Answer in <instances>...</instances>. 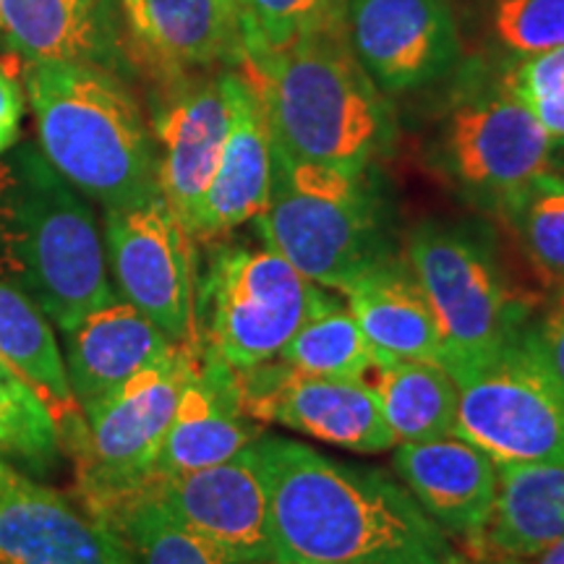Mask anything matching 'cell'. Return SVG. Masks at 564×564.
<instances>
[{
	"label": "cell",
	"instance_id": "1",
	"mask_svg": "<svg viewBox=\"0 0 564 564\" xmlns=\"http://www.w3.org/2000/svg\"><path fill=\"white\" fill-rule=\"evenodd\" d=\"M278 564H455L460 556L398 478L299 440L253 442Z\"/></svg>",
	"mask_w": 564,
	"mask_h": 564
},
{
	"label": "cell",
	"instance_id": "2",
	"mask_svg": "<svg viewBox=\"0 0 564 564\" xmlns=\"http://www.w3.org/2000/svg\"><path fill=\"white\" fill-rule=\"evenodd\" d=\"M262 100L272 147L345 173L371 171L394 141L390 97L352 55L345 30L243 61Z\"/></svg>",
	"mask_w": 564,
	"mask_h": 564
},
{
	"label": "cell",
	"instance_id": "3",
	"mask_svg": "<svg viewBox=\"0 0 564 564\" xmlns=\"http://www.w3.org/2000/svg\"><path fill=\"white\" fill-rule=\"evenodd\" d=\"M0 280L61 333L116 299L95 212L34 144L0 154Z\"/></svg>",
	"mask_w": 564,
	"mask_h": 564
},
{
	"label": "cell",
	"instance_id": "4",
	"mask_svg": "<svg viewBox=\"0 0 564 564\" xmlns=\"http://www.w3.org/2000/svg\"><path fill=\"white\" fill-rule=\"evenodd\" d=\"M24 91L42 154L76 192L105 209L160 194L158 150L139 102L95 63H24Z\"/></svg>",
	"mask_w": 564,
	"mask_h": 564
},
{
	"label": "cell",
	"instance_id": "5",
	"mask_svg": "<svg viewBox=\"0 0 564 564\" xmlns=\"http://www.w3.org/2000/svg\"><path fill=\"white\" fill-rule=\"evenodd\" d=\"M253 223L262 243L327 291L343 293L394 253L390 209L373 167L345 173L272 147L270 204Z\"/></svg>",
	"mask_w": 564,
	"mask_h": 564
},
{
	"label": "cell",
	"instance_id": "6",
	"mask_svg": "<svg viewBox=\"0 0 564 564\" xmlns=\"http://www.w3.org/2000/svg\"><path fill=\"white\" fill-rule=\"evenodd\" d=\"M429 139V165L463 202L502 207L535 175L552 171L556 141L499 79L497 66L470 61Z\"/></svg>",
	"mask_w": 564,
	"mask_h": 564
},
{
	"label": "cell",
	"instance_id": "7",
	"mask_svg": "<svg viewBox=\"0 0 564 564\" xmlns=\"http://www.w3.org/2000/svg\"><path fill=\"white\" fill-rule=\"evenodd\" d=\"M405 259L432 303L449 373L514 343L531 319L484 225L423 220L408 236Z\"/></svg>",
	"mask_w": 564,
	"mask_h": 564
},
{
	"label": "cell",
	"instance_id": "8",
	"mask_svg": "<svg viewBox=\"0 0 564 564\" xmlns=\"http://www.w3.org/2000/svg\"><path fill=\"white\" fill-rule=\"evenodd\" d=\"M199 343H175L160 361L133 373L84 411L76 460L84 510L102 520L112 507L150 489L162 444L188 373L199 361Z\"/></svg>",
	"mask_w": 564,
	"mask_h": 564
},
{
	"label": "cell",
	"instance_id": "9",
	"mask_svg": "<svg viewBox=\"0 0 564 564\" xmlns=\"http://www.w3.org/2000/svg\"><path fill=\"white\" fill-rule=\"evenodd\" d=\"M322 291L267 243L217 246L196 285L199 345L232 371L270 364Z\"/></svg>",
	"mask_w": 564,
	"mask_h": 564
},
{
	"label": "cell",
	"instance_id": "10",
	"mask_svg": "<svg viewBox=\"0 0 564 564\" xmlns=\"http://www.w3.org/2000/svg\"><path fill=\"white\" fill-rule=\"evenodd\" d=\"M453 377V434L497 465L564 463V392L520 337Z\"/></svg>",
	"mask_w": 564,
	"mask_h": 564
},
{
	"label": "cell",
	"instance_id": "11",
	"mask_svg": "<svg viewBox=\"0 0 564 564\" xmlns=\"http://www.w3.org/2000/svg\"><path fill=\"white\" fill-rule=\"evenodd\" d=\"M194 241L162 194L105 209V249L118 291L171 343H199Z\"/></svg>",
	"mask_w": 564,
	"mask_h": 564
},
{
	"label": "cell",
	"instance_id": "12",
	"mask_svg": "<svg viewBox=\"0 0 564 564\" xmlns=\"http://www.w3.org/2000/svg\"><path fill=\"white\" fill-rule=\"evenodd\" d=\"M345 40L387 97L449 82L463 66L453 0H345Z\"/></svg>",
	"mask_w": 564,
	"mask_h": 564
},
{
	"label": "cell",
	"instance_id": "13",
	"mask_svg": "<svg viewBox=\"0 0 564 564\" xmlns=\"http://www.w3.org/2000/svg\"><path fill=\"white\" fill-rule=\"evenodd\" d=\"M236 384L241 408L257 423H280L356 455H382L398 447L366 379L308 377L270 361L236 371Z\"/></svg>",
	"mask_w": 564,
	"mask_h": 564
},
{
	"label": "cell",
	"instance_id": "14",
	"mask_svg": "<svg viewBox=\"0 0 564 564\" xmlns=\"http://www.w3.org/2000/svg\"><path fill=\"white\" fill-rule=\"evenodd\" d=\"M228 126L225 68L162 82L152 118L158 186L188 232L215 178Z\"/></svg>",
	"mask_w": 564,
	"mask_h": 564
},
{
	"label": "cell",
	"instance_id": "15",
	"mask_svg": "<svg viewBox=\"0 0 564 564\" xmlns=\"http://www.w3.org/2000/svg\"><path fill=\"white\" fill-rule=\"evenodd\" d=\"M147 491L232 564L272 562L270 494L253 444L225 463L154 481Z\"/></svg>",
	"mask_w": 564,
	"mask_h": 564
},
{
	"label": "cell",
	"instance_id": "16",
	"mask_svg": "<svg viewBox=\"0 0 564 564\" xmlns=\"http://www.w3.org/2000/svg\"><path fill=\"white\" fill-rule=\"evenodd\" d=\"M392 468L447 539L478 552L499 489L497 463L489 455L463 436L444 434L398 444Z\"/></svg>",
	"mask_w": 564,
	"mask_h": 564
},
{
	"label": "cell",
	"instance_id": "17",
	"mask_svg": "<svg viewBox=\"0 0 564 564\" xmlns=\"http://www.w3.org/2000/svg\"><path fill=\"white\" fill-rule=\"evenodd\" d=\"M131 47L160 82L243 66L230 0H121Z\"/></svg>",
	"mask_w": 564,
	"mask_h": 564
},
{
	"label": "cell",
	"instance_id": "18",
	"mask_svg": "<svg viewBox=\"0 0 564 564\" xmlns=\"http://www.w3.org/2000/svg\"><path fill=\"white\" fill-rule=\"evenodd\" d=\"M0 564H129L118 533L47 486L0 484Z\"/></svg>",
	"mask_w": 564,
	"mask_h": 564
},
{
	"label": "cell",
	"instance_id": "19",
	"mask_svg": "<svg viewBox=\"0 0 564 564\" xmlns=\"http://www.w3.org/2000/svg\"><path fill=\"white\" fill-rule=\"evenodd\" d=\"M225 89L230 102L228 137L194 220V238H217L253 223L272 194V137L259 91L243 66L225 68Z\"/></svg>",
	"mask_w": 564,
	"mask_h": 564
},
{
	"label": "cell",
	"instance_id": "20",
	"mask_svg": "<svg viewBox=\"0 0 564 564\" xmlns=\"http://www.w3.org/2000/svg\"><path fill=\"white\" fill-rule=\"evenodd\" d=\"M259 426L241 408L236 371L202 348L181 390L152 484L230 460L262 436Z\"/></svg>",
	"mask_w": 564,
	"mask_h": 564
},
{
	"label": "cell",
	"instance_id": "21",
	"mask_svg": "<svg viewBox=\"0 0 564 564\" xmlns=\"http://www.w3.org/2000/svg\"><path fill=\"white\" fill-rule=\"evenodd\" d=\"M63 335L70 390L82 411L160 361L175 345L137 306L118 299L82 316Z\"/></svg>",
	"mask_w": 564,
	"mask_h": 564
},
{
	"label": "cell",
	"instance_id": "22",
	"mask_svg": "<svg viewBox=\"0 0 564 564\" xmlns=\"http://www.w3.org/2000/svg\"><path fill=\"white\" fill-rule=\"evenodd\" d=\"M343 295L366 340L379 352L444 366L440 324L405 253L394 251L369 267Z\"/></svg>",
	"mask_w": 564,
	"mask_h": 564
},
{
	"label": "cell",
	"instance_id": "23",
	"mask_svg": "<svg viewBox=\"0 0 564 564\" xmlns=\"http://www.w3.org/2000/svg\"><path fill=\"white\" fill-rule=\"evenodd\" d=\"M0 358L40 394L61 432L63 453L79 442L84 411L76 403L53 322L30 295L0 280Z\"/></svg>",
	"mask_w": 564,
	"mask_h": 564
},
{
	"label": "cell",
	"instance_id": "24",
	"mask_svg": "<svg viewBox=\"0 0 564 564\" xmlns=\"http://www.w3.org/2000/svg\"><path fill=\"white\" fill-rule=\"evenodd\" d=\"M0 42L24 63L108 68L118 51L102 0H0Z\"/></svg>",
	"mask_w": 564,
	"mask_h": 564
},
{
	"label": "cell",
	"instance_id": "25",
	"mask_svg": "<svg viewBox=\"0 0 564 564\" xmlns=\"http://www.w3.org/2000/svg\"><path fill=\"white\" fill-rule=\"evenodd\" d=\"M497 502L478 552L528 562L564 539V463L497 465Z\"/></svg>",
	"mask_w": 564,
	"mask_h": 564
},
{
	"label": "cell",
	"instance_id": "26",
	"mask_svg": "<svg viewBox=\"0 0 564 564\" xmlns=\"http://www.w3.org/2000/svg\"><path fill=\"white\" fill-rule=\"evenodd\" d=\"M371 373V387L398 444L455 432L457 382L442 364L382 352Z\"/></svg>",
	"mask_w": 564,
	"mask_h": 564
},
{
	"label": "cell",
	"instance_id": "27",
	"mask_svg": "<svg viewBox=\"0 0 564 564\" xmlns=\"http://www.w3.org/2000/svg\"><path fill=\"white\" fill-rule=\"evenodd\" d=\"M379 356L382 352L366 340L348 303L333 299L324 288L278 361L308 377L366 379Z\"/></svg>",
	"mask_w": 564,
	"mask_h": 564
},
{
	"label": "cell",
	"instance_id": "28",
	"mask_svg": "<svg viewBox=\"0 0 564 564\" xmlns=\"http://www.w3.org/2000/svg\"><path fill=\"white\" fill-rule=\"evenodd\" d=\"M102 523L118 533L129 564H232L220 549L181 523L152 491L112 507Z\"/></svg>",
	"mask_w": 564,
	"mask_h": 564
},
{
	"label": "cell",
	"instance_id": "29",
	"mask_svg": "<svg viewBox=\"0 0 564 564\" xmlns=\"http://www.w3.org/2000/svg\"><path fill=\"white\" fill-rule=\"evenodd\" d=\"M497 215L510 228L539 280L552 291L564 288V175L556 171L535 175Z\"/></svg>",
	"mask_w": 564,
	"mask_h": 564
},
{
	"label": "cell",
	"instance_id": "30",
	"mask_svg": "<svg viewBox=\"0 0 564 564\" xmlns=\"http://www.w3.org/2000/svg\"><path fill=\"white\" fill-rule=\"evenodd\" d=\"M343 24L345 0H238L243 61Z\"/></svg>",
	"mask_w": 564,
	"mask_h": 564
},
{
	"label": "cell",
	"instance_id": "31",
	"mask_svg": "<svg viewBox=\"0 0 564 564\" xmlns=\"http://www.w3.org/2000/svg\"><path fill=\"white\" fill-rule=\"evenodd\" d=\"M63 453L51 411L9 364L0 358V457L51 470Z\"/></svg>",
	"mask_w": 564,
	"mask_h": 564
},
{
	"label": "cell",
	"instance_id": "32",
	"mask_svg": "<svg viewBox=\"0 0 564 564\" xmlns=\"http://www.w3.org/2000/svg\"><path fill=\"white\" fill-rule=\"evenodd\" d=\"M484 42L497 63L564 47V0H486Z\"/></svg>",
	"mask_w": 564,
	"mask_h": 564
},
{
	"label": "cell",
	"instance_id": "33",
	"mask_svg": "<svg viewBox=\"0 0 564 564\" xmlns=\"http://www.w3.org/2000/svg\"><path fill=\"white\" fill-rule=\"evenodd\" d=\"M497 74L549 137L564 141V47L502 61Z\"/></svg>",
	"mask_w": 564,
	"mask_h": 564
},
{
	"label": "cell",
	"instance_id": "34",
	"mask_svg": "<svg viewBox=\"0 0 564 564\" xmlns=\"http://www.w3.org/2000/svg\"><path fill=\"white\" fill-rule=\"evenodd\" d=\"M520 340L564 392V288L554 291L539 316L531 314Z\"/></svg>",
	"mask_w": 564,
	"mask_h": 564
},
{
	"label": "cell",
	"instance_id": "35",
	"mask_svg": "<svg viewBox=\"0 0 564 564\" xmlns=\"http://www.w3.org/2000/svg\"><path fill=\"white\" fill-rule=\"evenodd\" d=\"M21 118H24V91L6 63H0V154L17 147Z\"/></svg>",
	"mask_w": 564,
	"mask_h": 564
},
{
	"label": "cell",
	"instance_id": "36",
	"mask_svg": "<svg viewBox=\"0 0 564 564\" xmlns=\"http://www.w3.org/2000/svg\"><path fill=\"white\" fill-rule=\"evenodd\" d=\"M531 564H564V539L549 546L546 552H541L539 556H533Z\"/></svg>",
	"mask_w": 564,
	"mask_h": 564
},
{
	"label": "cell",
	"instance_id": "37",
	"mask_svg": "<svg viewBox=\"0 0 564 564\" xmlns=\"http://www.w3.org/2000/svg\"><path fill=\"white\" fill-rule=\"evenodd\" d=\"M552 171L564 175V141H556V147H554V160H552Z\"/></svg>",
	"mask_w": 564,
	"mask_h": 564
},
{
	"label": "cell",
	"instance_id": "38",
	"mask_svg": "<svg viewBox=\"0 0 564 564\" xmlns=\"http://www.w3.org/2000/svg\"><path fill=\"white\" fill-rule=\"evenodd\" d=\"M19 470H13L9 463H6V457H0V484H6V481H11L13 476H17Z\"/></svg>",
	"mask_w": 564,
	"mask_h": 564
},
{
	"label": "cell",
	"instance_id": "39",
	"mask_svg": "<svg viewBox=\"0 0 564 564\" xmlns=\"http://www.w3.org/2000/svg\"><path fill=\"white\" fill-rule=\"evenodd\" d=\"M455 564H523V562H518V560H494V556H489V560H481V562H463V560H457Z\"/></svg>",
	"mask_w": 564,
	"mask_h": 564
},
{
	"label": "cell",
	"instance_id": "40",
	"mask_svg": "<svg viewBox=\"0 0 564 564\" xmlns=\"http://www.w3.org/2000/svg\"><path fill=\"white\" fill-rule=\"evenodd\" d=\"M230 3H232V9H236V13H238V0H230Z\"/></svg>",
	"mask_w": 564,
	"mask_h": 564
},
{
	"label": "cell",
	"instance_id": "41",
	"mask_svg": "<svg viewBox=\"0 0 564 564\" xmlns=\"http://www.w3.org/2000/svg\"><path fill=\"white\" fill-rule=\"evenodd\" d=\"M262 564H278V562H262Z\"/></svg>",
	"mask_w": 564,
	"mask_h": 564
}]
</instances>
